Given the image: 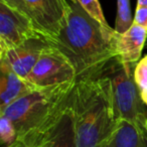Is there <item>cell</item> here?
Returning a JSON list of instances; mask_svg holds the SVG:
<instances>
[{"instance_id":"6","label":"cell","mask_w":147,"mask_h":147,"mask_svg":"<svg viewBox=\"0 0 147 147\" xmlns=\"http://www.w3.org/2000/svg\"><path fill=\"white\" fill-rule=\"evenodd\" d=\"M25 81L35 90L51 88L76 81V71L69 59L59 49L49 45L42 51Z\"/></svg>"},{"instance_id":"12","label":"cell","mask_w":147,"mask_h":147,"mask_svg":"<svg viewBox=\"0 0 147 147\" xmlns=\"http://www.w3.org/2000/svg\"><path fill=\"white\" fill-rule=\"evenodd\" d=\"M107 147H147V131L121 120L118 130Z\"/></svg>"},{"instance_id":"11","label":"cell","mask_w":147,"mask_h":147,"mask_svg":"<svg viewBox=\"0 0 147 147\" xmlns=\"http://www.w3.org/2000/svg\"><path fill=\"white\" fill-rule=\"evenodd\" d=\"M49 147H77L75 123L69 102L51 127L49 131Z\"/></svg>"},{"instance_id":"17","label":"cell","mask_w":147,"mask_h":147,"mask_svg":"<svg viewBox=\"0 0 147 147\" xmlns=\"http://www.w3.org/2000/svg\"><path fill=\"white\" fill-rule=\"evenodd\" d=\"M134 80L141 91L147 89V55L137 63L134 69Z\"/></svg>"},{"instance_id":"22","label":"cell","mask_w":147,"mask_h":147,"mask_svg":"<svg viewBox=\"0 0 147 147\" xmlns=\"http://www.w3.org/2000/svg\"><path fill=\"white\" fill-rule=\"evenodd\" d=\"M71 2H77V0H71Z\"/></svg>"},{"instance_id":"15","label":"cell","mask_w":147,"mask_h":147,"mask_svg":"<svg viewBox=\"0 0 147 147\" xmlns=\"http://www.w3.org/2000/svg\"><path fill=\"white\" fill-rule=\"evenodd\" d=\"M77 2L82 6V8L92 17L94 20H96L102 27H104L107 31L113 32L115 31L114 28L109 25L108 21L105 18V15L103 13L102 7L99 2V0H77Z\"/></svg>"},{"instance_id":"16","label":"cell","mask_w":147,"mask_h":147,"mask_svg":"<svg viewBox=\"0 0 147 147\" xmlns=\"http://www.w3.org/2000/svg\"><path fill=\"white\" fill-rule=\"evenodd\" d=\"M17 139V132L13 123L4 115H0V140L1 146H7Z\"/></svg>"},{"instance_id":"5","label":"cell","mask_w":147,"mask_h":147,"mask_svg":"<svg viewBox=\"0 0 147 147\" xmlns=\"http://www.w3.org/2000/svg\"><path fill=\"white\" fill-rule=\"evenodd\" d=\"M28 20L35 32L53 39L67 23L71 6L67 0H1Z\"/></svg>"},{"instance_id":"9","label":"cell","mask_w":147,"mask_h":147,"mask_svg":"<svg viewBox=\"0 0 147 147\" xmlns=\"http://www.w3.org/2000/svg\"><path fill=\"white\" fill-rule=\"evenodd\" d=\"M34 90L27 81L20 78L11 69L6 61L0 59V111Z\"/></svg>"},{"instance_id":"18","label":"cell","mask_w":147,"mask_h":147,"mask_svg":"<svg viewBox=\"0 0 147 147\" xmlns=\"http://www.w3.org/2000/svg\"><path fill=\"white\" fill-rule=\"evenodd\" d=\"M134 23L147 29V7L136 6L134 15Z\"/></svg>"},{"instance_id":"8","label":"cell","mask_w":147,"mask_h":147,"mask_svg":"<svg viewBox=\"0 0 147 147\" xmlns=\"http://www.w3.org/2000/svg\"><path fill=\"white\" fill-rule=\"evenodd\" d=\"M47 45L43 37L29 39L19 47L0 53V59L6 61L20 78L26 80Z\"/></svg>"},{"instance_id":"14","label":"cell","mask_w":147,"mask_h":147,"mask_svg":"<svg viewBox=\"0 0 147 147\" xmlns=\"http://www.w3.org/2000/svg\"><path fill=\"white\" fill-rule=\"evenodd\" d=\"M51 129L45 133H31V134H27L23 137H18L12 144L1 147H49L51 145V138H49Z\"/></svg>"},{"instance_id":"3","label":"cell","mask_w":147,"mask_h":147,"mask_svg":"<svg viewBox=\"0 0 147 147\" xmlns=\"http://www.w3.org/2000/svg\"><path fill=\"white\" fill-rule=\"evenodd\" d=\"M77 81L37 89L0 111L13 123L17 138L30 133L47 132L69 105Z\"/></svg>"},{"instance_id":"10","label":"cell","mask_w":147,"mask_h":147,"mask_svg":"<svg viewBox=\"0 0 147 147\" xmlns=\"http://www.w3.org/2000/svg\"><path fill=\"white\" fill-rule=\"evenodd\" d=\"M147 38V29L133 23L124 33H116L115 47L118 59L124 65H137Z\"/></svg>"},{"instance_id":"4","label":"cell","mask_w":147,"mask_h":147,"mask_svg":"<svg viewBox=\"0 0 147 147\" xmlns=\"http://www.w3.org/2000/svg\"><path fill=\"white\" fill-rule=\"evenodd\" d=\"M135 67L136 65H124L116 57L104 75L112 83L113 105L117 118L146 129L147 109L134 80Z\"/></svg>"},{"instance_id":"19","label":"cell","mask_w":147,"mask_h":147,"mask_svg":"<svg viewBox=\"0 0 147 147\" xmlns=\"http://www.w3.org/2000/svg\"><path fill=\"white\" fill-rule=\"evenodd\" d=\"M140 93H141V98H142L143 103H144V104L147 106V89H146V90L141 91Z\"/></svg>"},{"instance_id":"20","label":"cell","mask_w":147,"mask_h":147,"mask_svg":"<svg viewBox=\"0 0 147 147\" xmlns=\"http://www.w3.org/2000/svg\"><path fill=\"white\" fill-rule=\"evenodd\" d=\"M137 6L147 7V0H138V1H137Z\"/></svg>"},{"instance_id":"13","label":"cell","mask_w":147,"mask_h":147,"mask_svg":"<svg viewBox=\"0 0 147 147\" xmlns=\"http://www.w3.org/2000/svg\"><path fill=\"white\" fill-rule=\"evenodd\" d=\"M134 23L130 7V0H117V17L115 30L117 33H124Z\"/></svg>"},{"instance_id":"1","label":"cell","mask_w":147,"mask_h":147,"mask_svg":"<svg viewBox=\"0 0 147 147\" xmlns=\"http://www.w3.org/2000/svg\"><path fill=\"white\" fill-rule=\"evenodd\" d=\"M71 13L61 33L45 41L69 59L76 71L77 82L103 76L118 57L116 30L107 31L78 2H71Z\"/></svg>"},{"instance_id":"7","label":"cell","mask_w":147,"mask_h":147,"mask_svg":"<svg viewBox=\"0 0 147 147\" xmlns=\"http://www.w3.org/2000/svg\"><path fill=\"white\" fill-rule=\"evenodd\" d=\"M39 37L24 16L0 0V53Z\"/></svg>"},{"instance_id":"2","label":"cell","mask_w":147,"mask_h":147,"mask_svg":"<svg viewBox=\"0 0 147 147\" xmlns=\"http://www.w3.org/2000/svg\"><path fill=\"white\" fill-rule=\"evenodd\" d=\"M77 147H107L120 121L113 105L112 83L107 76L79 81L69 100Z\"/></svg>"},{"instance_id":"21","label":"cell","mask_w":147,"mask_h":147,"mask_svg":"<svg viewBox=\"0 0 147 147\" xmlns=\"http://www.w3.org/2000/svg\"><path fill=\"white\" fill-rule=\"evenodd\" d=\"M145 128H146V131H147V121H146V123H145Z\"/></svg>"}]
</instances>
